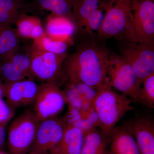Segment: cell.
<instances>
[{
    "label": "cell",
    "instance_id": "cell-7",
    "mask_svg": "<svg viewBox=\"0 0 154 154\" xmlns=\"http://www.w3.org/2000/svg\"><path fill=\"white\" fill-rule=\"evenodd\" d=\"M119 55L132 67L141 83L154 73V44L120 41Z\"/></svg>",
    "mask_w": 154,
    "mask_h": 154
},
{
    "label": "cell",
    "instance_id": "cell-17",
    "mask_svg": "<svg viewBox=\"0 0 154 154\" xmlns=\"http://www.w3.org/2000/svg\"><path fill=\"white\" fill-rule=\"evenodd\" d=\"M76 32L74 22L69 18L50 14L46 19L45 32L53 39L72 43Z\"/></svg>",
    "mask_w": 154,
    "mask_h": 154
},
{
    "label": "cell",
    "instance_id": "cell-15",
    "mask_svg": "<svg viewBox=\"0 0 154 154\" xmlns=\"http://www.w3.org/2000/svg\"><path fill=\"white\" fill-rule=\"evenodd\" d=\"M108 154H140L134 137L124 124L111 133Z\"/></svg>",
    "mask_w": 154,
    "mask_h": 154
},
{
    "label": "cell",
    "instance_id": "cell-19",
    "mask_svg": "<svg viewBox=\"0 0 154 154\" xmlns=\"http://www.w3.org/2000/svg\"><path fill=\"white\" fill-rule=\"evenodd\" d=\"M108 1L74 0L72 13L73 20L76 27L77 32L83 35L86 22L91 15L98 9L106 6Z\"/></svg>",
    "mask_w": 154,
    "mask_h": 154
},
{
    "label": "cell",
    "instance_id": "cell-27",
    "mask_svg": "<svg viewBox=\"0 0 154 154\" xmlns=\"http://www.w3.org/2000/svg\"><path fill=\"white\" fill-rule=\"evenodd\" d=\"M109 5L108 0L107 5L105 7L100 8L94 12L88 19L85 26L83 35L94 36V31H97L101 27L105 18V10H107Z\"/></svg>",
    "mask_w": 154,
    "mask_h": 154
},
{
    "label": "cell",
    "instance_id": "cell-13",
    "mask_svg": "<svg viewBox=\"0 0 154 154\" xmlns=\"http://www.w3.org/2000/svg\"><path fill=\"white\" fill-rule=\"evenodd\" d=\"M124 125L134 137L140 154H154V122L152 117L135 116Z\"/></svg>",
    "mask_w": 154,
    "mask_h": 154
},
{
    "label": "cell",
    "instance_id": "cell-24",
    "mask_svg": "<svg viewBox=\"0 0 154 154\" xmlns=\"http://www.w3.org/2000/svg\"><path fill=\"white\" fill-rule=\"evenodd\" d=\"M33 40L32 46L36 49L58 54H67L68 49L72 44L66 42L53 39L45 32L40 37Z\"/></svg>",
    "mask_w": 154,
    "mask_h": 154
},
{
    "label": "cell",
    "instance_id": "cell-10",
    "mask_svg": "<svg viewBox=\"0 0 154 154\" xmlns=\"http://www.w3.org/2000/svg\"><path fill=\"white\" fill-rule=\"evenodd\" d=\"M66 127L63 117L57 116L41 121L30 152L50 154L60 143Z\"/></svg>",
    "mask_w": 154,
    "mask_h": 154
},
{
    "label": "cell",
    "instance_id": "cell-33",
    "mask_svg": "<svg viewBox=\"0 0 154 154\" xmlns=\"http://www.w3.org/2000/svg\"><path fill=\"white\" fill-rule=\"evenodd\" d=\"M22 1H23V2H24L25 3V0H22Z\"/></svg>",
    "mask_w": 154,
    "mask_h": 154
},
{
    "label": "cell",
    "instance_id": "cell-1",
    "mask_svg": "<svg viewBox=\"0 0 154 154\" xmlns=\"http://www.w3.org/2000/svg\"><path fill=\"white\" fill-rule=\"evenodd\" d=\"M111 51L94 36H87L63 64L67 82L82 83L97 91L109 82L107 69Z\"/></svg>",
    "mask_w": 154,
    "mask_h": 154
},
{
    "label": "cell",
    "instance_id": "cell-9",
    "mask_svg": "<svg viewBox=\"0 0 154 154\" xmlns=\"http://www.w3.org/2000/svg\"><path fill=\"white\" fill-rule=\"evenodd\" d=\"M131 23L134 42L154 44V3L133 0Z\"/></svg>",
    "mask_w": 154,
    "mask_h": 154
},
{
    "label": "cell",
    "instance_id": "cell-25",
    "mask_svg": "<svg viewBox=\"0 0 154 154\" xmlns=\"http://www.w3.org/2000/svg\"><path fill=\"white\" fill-rule=\"evenodd\" d=\"M19 38L15 28L0 24V57L18 49Z\"/></svg>",
    "mask_w": 154,
    "mask_h": 154
},
{
    "label": "cell",
    "instance_id": "cell-8",
    "mask_svg": "<svg viewBox=\"0 0 154 154\" xmlns=\"http://www.w3.org/2000/svg\"><path fill=\"white\" fill-rule=\"evenodd\" d=\"M39 86L33 111L41 121L57 117L67 104L63 91L53 83L45 82Z\"/></svg>",
    "mask_w": 154,
    "mask_h": 154
},
{
    "label": "cell",
    "instance_id": "cell-31",
    "mask_svg": "<svg viewBox=\"0 0 154 154\" xmlns=\"http://www.w3.org/2000/svg\"><path fill=\"white\" fill-rule=\"evenodd\" d=\"M0 154H9L5 152L2 151L1 150V149H0Z\"/></svg>",
    "mask_w": 154,
    "mask_h": 154
},
{
    "label": "cell",
    "instance_id": "cell-16",
    "mask_svg": "<svg viewBox=\"0 0 154 154\" xmlns=\"http://www.w3.org/2000/svg\"><path fill=\"white\" fill-rule=\"evenodd\" d=\"M74 0H31L25 3L24 11L39 14L48 11L50 14L66 17L73 20V5Z\"/></svg>",
    "mask_w": 154,
    "mask_h": 154
},
{
    "label": "cell",
    "instance_id": "cell-3",
    "mask_svg": "<svg viewBox=\"0 0 154 154\" xmlns=\"http://www.w3.org/2000/svg\"><path fill=\"white\" fill-rule=\"evenodd\" d=\"M133 0H110L105 18L97 31L96 39L102 42L113 38L134 42L131 23Z\"/></svg>",
    "mask_w": 154,
    "mask_h": 154
},
{
    "label": "cell",
    "instance_id": "cell-2",
    "mask_svg": "<svg viewBox=\"0 0 154 154\" xmlns=\"http://www.w3.org/2000/svg\"><path fill=\"white\" fill-rule=\"evenodd\" d=\"M131 101L124 94L113 91L110 82L97 90L93 107L98 115L99 128L103 134L110 137L119 120L127 112L133 110Z\"/></svg>",
    "mask_w": 154,
    "mask_h": 154
},
{
    "label": "cell",
    "instance_id": "cell-20",
    "mask_svg": "<svg viewBox=\"0 0 154 154\" xmlns=\"http://www.w3.org/2000/svg\"><path fill=\"white\" fill-rule=\"evenodd\" d=\"M85 133L73 127L67 126L62 139L50 154H81Z\"/></svg>",
    "mask_w": 154,
    "mask_h": 154
},
{
    "label": "cell",
    "instance_id": "cell-26",
    "mask_svg": "<svg viewBox=\"0 0 154 154\" xmlns=\"http://www.w3.org/2000/svg\"><path fill=\"white\" fill-rule=\"evenodd\" d=\"M137 102L146 107L154 108V73L143 81Z\"/></svg>",
    "mask_w": 154,
    "mask_h": 154
},
{
    "label": "cell",
    "instance_id": "cell-21",
    "mask_svg": "<svg viewBox=\"0 0 154 154\" xmlns=\"http://www.w3.org/2000/svg\"><path fill=\"white\" fill-rule=\"evenodd\" d=\"M19 37L36 39L45 33L41 20L35 15L21 13L15 23Z\"/></svg>",
    "mask_w": 154,
    "mask_h": 154
},
{
    "label": "cell",
    "instance_id": "cell-34",
    "mask_svg": "<svg viewBox=\"0 0 154 154\" xmlns=\"http://www.w3.org/2000/svg\"><path fill=\"white\" fill-rule=\"evenodd\" d=\"M151 1H153V2H154V0H151Z\"/></svg>",
    "mask_w": 154,
    "mask_h": 154
},
{
    "label": "cell",
    "instance_id": "cell-29",
    "mask_svg": "<svg viewBox=\"0 0 154 154\" xmlns=\"http://www.w3.org/2000/svg\"><path fill=\"white\" fill-rule=\"evenodd\" d=\"M7 125H0V149L5 144L7 138Z\"/></svg>",
    "mask_w": 154,
    "mask_h": 154
},
{
    "label": "cell",
    "instance_id": "cell-22",
    "mask_svg": "<svg viewBox=\"0 0 154 154\" xmlns=\"http://www.w3.org/2000/svg\"><path fill=\"white\" fill-rule=\"evenodd\" d=\"M110 138L96 129L85 134L81 154H108Z\"/></svg>",
    "mask_w": 154,
    "mask_h": 154
},
{
    "label": "cell",
    "instance_id": "cell-11",
    "mask_svg": "<svg viewBox=\"0 0 154 154\" xmlns=\"http://www.w3.org/2000/svg\"><path fill=\"white\" fill-rule=\"evenodd\" d=\"M18 49L0 57V75L5 83L33 79L29 51L18 52Z\"/></svg>",
    "mask_w": 154,
    "mask_h": 154
},
{
    "label": "cell",
    "instance_id": "cell-23",
    "mask_svg": "<svg viewBox=\"0 0 154 154\" xmlns=\"http://www.w3.org/2000/svg\"><path fill=\"white\" fill-rule=\"evenodd\" d=\"M25 4L22 0H0V24H15L19 15L25 13Z\"/></svg>",
    "mask_w": 154,
    "mask_h": 154
},
{
    "label": "cell",
    "instance_id": "cell-28",
    "mask_svg": "<svg viewBox=\"0 0 154 154\" xmlns=\"http://www.w3.org/2000/svg\"><path fill=\"white\" fill-rule=\"evenodd\" d=\"M15 110L3 98L0 99V125H7L15 115Z\"/></svg>",
    "mask_w": 154,
    "mask_h": 154
},
{
    "label": "cell",
    "instance_id": "cell-14",
    "mask_svg": "<svg viewBox=\"0 0 154 154\" xmlns=\"http://www.w3.org/2000/svg\"><path fill=\"white\" fill-rule=\"evenodd\" d=\"M63 118L67 126L79 128L85 134L99 127L98 115L93 106L79 108L68 105Z\"/></svg>",
    "mask_w": 154,
    "mask_h": 154
},
{
    "label": "cell",
    "instance_id": "cell-5",
    "mask_svg": "<svg viewBox=\"0 0 154 154\" xmlns=\"http://www.w3.org/2000/svg\"><path fill=\"white\" fill-rule=\"evenodd\" d=\"M107 75L112 88L137 102L142 83L126 60L118 54L111 52Z\"/></svg>",
    "mask_w": 154,
    "mask_h": 154
},
{
    "label": "cell",
    "instance_id": "cell-30",
    "mask_svg": "<svg viewBox=\"0 0 154 154\" xmlns=\"http://www.w3.org/2000/svg\"><path fill=\"white\" fill-rule=\"evenodd\" d=\"M5 86L4 83H3L1 80L0 79V99L4 98L5 97Z\"/></svg>",
    "mask_w": 154,
    "mask_h": 154
},
{
    "label": "cell",
    "instance_id": "cell-12",
    "mask_svg": "<svg viewBox=\"0 0 154 154\" xmlns=\"http://www.w3.org/2000/svg\"><path fill=\"white\" fill-rule=\"evenodd\" d=\"M5 97L10 107L17 108L33 105L38 94L39 85L33 79H25L4 83Z\"/></svg>",
    "mask_w": 154,
    "mask_h": 154
},
{
    "label": "cell",
    "instance_id": "cell-6",
    "mask_svg": "<svg viewBox=\"0 0 154 154\" xmlns=\"http://www.w3.org/2000/svg\"><path fill=\"white\" fill-rule=\"evenodd\" d=\"M28 51L33 79L36 78L45 82L53 83L57 85L58 80L62 78L65 79L63 64L67 54H58L45 52L36 49L32 45Z\"/></svg>",
    "mask_w": 154,
    "mask_h": 154
},
{
    "label": "cell",
    "instance_id": "cell-18",
    "mask_svg": "<svg viewBox=\"0 0 154 154\" xmlns=\"http://www.w3.org/2000/svg\"><path fill=\"white\" fill-rule=\"evenodd\" d=\"M67 82L64 90H63L67 104L79 108L93 106L97 91L83 83Z\"/></svg>",
    "mask_w": 154,
    "mask_h": 154
},
{
    "label": "cell",
    "instance_id": "cell-4",
    "mask_svg": "<svg viewBox=\"0 0 154 154\" xmlns=\"http://www.w3.org/2000/svg\"><path fill=\"white\" fill-rule=\"evenodd\" d=\"M41 121L33 110L28 109L14 119L7 133L9 154H27L30 151Z\"/></svg>",
    "mask_w": 154,
    "mask_h": 154
},
{
    "label": "cell",
    "instance_id": "cell-32",
    "mask_svg": "<svg viewBox=\"0 0 154 154\" xmlns=\"http://www.w3.org/2000/svg\"><path fill=\"white\" fill-rule=\"evenodd\" d=\"M27 154H36L32 152H29V153H28Z\"/></svg>",
    "mask_w": 154,
    "mask_h": 154
}]
</instances>
